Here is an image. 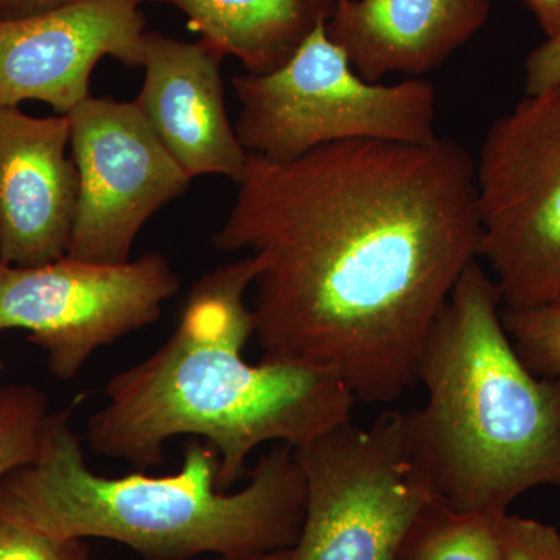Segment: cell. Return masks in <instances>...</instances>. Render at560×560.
Wrapping results in <instances>:
<instances>
[{
    "instance_id": "cell-1",
    "label": "cell",
    "mask_w": 560,
    "mask_h": 560,
    "mask_svg": "<svg viewBox=\"0 0 560 560\" xmlns=\"http://www.w3.org/2000/svg\"><path fill=\"white\" fill-rule=\"evenodd\" d=\"M237 186L212 245L259 260L260 361L334 372L363 404L399 400L478 257L470 154L448 138L346 140L290 162L248 153Z\"/></svg>"
},
{
    "instance_id": "cell-18",
    "label": "cell",
    "mask_w": 560,
    "mask_h": 560,
    "mask_svg": "<svg viewBox=\"0 0 560 560\" xmlns=\"http://www.w3.org/2000/svg\"><path fill=\"white\" fill-rule=\"evenodd\" d=\"M0 560H90L83 539L51 536L0 512Z\"/></svg>"
},
{
    "instance_id": "cell-15",
    "label": "cell",
    "mask_w": 560,
    "mask_h": 560,
    "mask_svg": "<svg viewBox=\"0 0 560 560\" xmlns=\"http://www.w3.org/2000/svg\"><path fill=\"white\" fill-rule=\"evenodd\" d=\"M506 514L459 512L430 497L405 530L394 560H501Z\"/></svg>"
},
{
    "instance_id": "cell-16",
    "label": "cell",
    "mask_w": 560,
    "mask_h": 560,
    "mask_svg": "<svg viewBox=\"0 0 560 560\" xmlns=\"http://www.w3.org/2000/svg\"><path fill=\"white\" fill-rule=\"evenodd\" d=\"M49 416L47 397L39 389H0V480L36 458Z\"/></svg>"
},
{
    "instance_id": "cell-5",
    "label": "cell",
    "mask_w": 560,
    "mask_h": 560,
    "mask_svg": "<svg viewBox=\"0 0 560 560\" xmlns=\"http://www.w3.org/2000/svg\"><path fill=\"white\" fill-rule=\"evenodd\" d=\"M326 22L285 65L232 79L242 103L234 128L243 149L268 161L290 162L346 140L430 143L440 138L434 84L361 79L327 35Z\"/></svg>"
},
{
    "instance_id": "cell-24",
    "label": "cell",
    "mask_w": 560,
    "mask_h": 560,
    "mask_svg": "<svg viewBox=\"0 0 560 560\" xmlns=\"http://www.w3.org/2000/svg\"><path fill=\"white\" fill-rule=\"evenodd\" d=\"M0 370H2V361H0Z\"/></svg>"
},
{
    "instance_id": "cell-7",
    "label": "cell",
    "mask_w": 560,
    "mask_h": 560,
    "mask_svg": "<svg viewBox=\"0 0 560 560\" xmlns=\"http://www.w3.org/2000/svg\"><path fill=\"white\" fill-rule=\"evenodd\" d=\"M305 512L290 560H394L430 499L408 451L405 412L352 420L296 448Z\"/></svg>"
},
{
    "instance_id": "cell-20",
    "label": "cell",
    "mask_w": 560,
    "mask_h": 560,
    "mask_svg": "<svg viewBox=\"0 0 560 560\" xmlns=\"http://www.w3.org/2000/svg\"><path fill=\"white\" fill-rule=\"evenodd\" d=\"M560 83V33L530 51L525 62V95Z\"/></svg>"
},
{
    "instance_id": "cell-4",
    "label": "cell",
    "mask_w": 560,
    "mask_h": 560,
    "mask_svg": "<svg viewBox=\"0 0 560 560\" xmlns=\"http://www.w3.org/2000/svg\"><path fill=\"white\" fill-rule=\"evenodd\" d=\"M501 304L495 280L470 261L420 349L425 405L405 412L420 481L459 512L506 514L526 490L560 488V381L523 363Z\"/></svg>"
},
{
    "instance_id": "cell-10",
    "label": "cell",
    "mask_w": 560,
    "mask_h": 560,
    "mask_svg": "<svg viewBox=\"0 0 560 560\" xmlns=\"http://www.w3.org/2000/svg\"><path fill=\"white\" fill-rule=\"evenodd\" d=\"M140 0H72L24 18H0V106L43 102L68 116L90 97L103 58L142 68Z\"/></svg>"
},
{
    "instance_id": "cell-21",
    "label": "cell",
    "mask_w": 560,
    "mask_h": 560,
    "mask_svg": "<svg viewBox=\"0 0 560 560\" xmlns=\"http://www.w3.org/2000/svg\"><path fill=\"white\" fill-rule=\"evenodd\" d=\"M72 0H0V18H24L66 5Z\"/></svg>"
},
{
    "instance_id": "cell-9",
    "label": "cell",
    "mask_w": 560,
    "mask_h": 560,
    "mask_svg": "<svg viewBox=\"0 0 560 560\" xmlns=\"http://www.w3.org/2000/svg\"><path fill=\"white\" fill-rule=\"evenodd\" d=\"M79 201L68 256L95 264L131 260L140 230L190 186L132 102L90 95L68 114Z\"/></svg>"
},
{
    "instance_id": "cell-6",
    "label": "cell",
    "mask_w": 560,
    "mask_h": 560,
    "mask_svg": "<svg viewBox=\"0 0 560 560\" xmlns=\"http://www.w3.org/2000/svg\"><path fill=\"white\" fill-rule=\"evenodd\" d=\"M475 164L478 256L504 308L560 304V83L493 121Z\"/></svg>"
},
{
    "instance_id": "cell-13",
    "label": "cell",
    "mask_w": 560,
    "mask_h": 560,
    "mask_svg": "<svg viewBox=\"0 0 560 560\" xmlns=\"http://www.w3.org/2000/svg\"><path fill=\"white\" fill-rule=\"evenodd\" d=\"M490 0H335L326 31L361 79L423 75L488 21Z\"/></svg>"
},
{
    "instance_id": "cell-12",
    "label": "cell",
    "mask_w": 560,
    "mask_h": 560,
    "mask_svg": "<svg viewBox=\"0 0 560 560\" xmlns=\"http://www.w3.org/2000/svg\"><path fill=\"white\" fill-rule=\"evenodd\" d=\"M221 60L201 40L184 43L147 32L145 75L135 103L190 179L219 175L238 184L248 151L228 116Z\"/></svg>"
},
{
    "instance_id": "cell-8",
    "label": "cell",
    "mask_w": 560,
    "mask_h": 560,
    "mask_svg": "<svg viewBox=\"0 0 560 560\" xmlns=\"http://www.w3.org/2000/svg\"><path fill=\"white\" fill-rule=\"evenodd\" d=\"M179 287L171 261L156 253L124 264L0 261V331H31L51 374L70 381L98 349L156 323Z\"/></svg>"
},
{
    "instance_id": "cell-2",
    "label": "cell",
    "mask_w": 560,
    "mask_h": 560,
    "mask_svg": "<svg viewBox=\"0 0 560 560\" xmlns=\"http://www.w3.org/2000/svg\"><path fill=\"white\" fill-rule=\"evenodd\" d=\"M259 268L246 256L206 272L171 338L109 378L84 433L95 455L145 471L164 463L168 441L197 438L215 448L217 488L230 490L260 445L296 451L352 420L355 397L334 372L243 357L254 337L245 296Z\"/></svg>"
},
{
    "instance_id": "cell-3",
    "label": "cell",
    "mask_w": 560,
    "mask_h": 560,
    "mask_svg": "<svg viewBox=\"0 0 560 560\" xmlns=\"http://www.w3.org/2000/svg\"><path fill=\"white\" fill-rule=\"evenodd\" d=\"M72 411L47 419L38 455L0 480V512L65 539H106L145 560L256 556L300 539L305 480L293 447L276 444L245 488H217L219 455L190 438L180 469L108 478L88 466Z\"/></svg>"
},
{
    "instance_id": "cell-11",
    "label": "cell",
    "mask_w": 560,
    "mask_h": 560,
    "mask_svg": "<svg viewBox=\"0 0 560 560\" xmlns=\"http://www.w3.org/2000/svg\"><path fill=\"white\" fill-rule=\"evenodd\" d=\"M68 116L0 106V261L31 268L68 256L79 175L68 158Z\"/></svg>"
},
{
    "instance_id": "cell-19",
    "label": "cell",
    "mask_w": 560,
    "mask_h": 560,
    "mask_svg": "<svg viewBox=\"0 0 560 560\" xmlns=\"http://www.w3.org/2000/svg\"><path fill=\"white\" fill-rule=\"evenodd\" d=\"M501 560H560V533L534 518L506 514L501 523Z\"/></svg>"
},
{
    "instance_id": "cell-17",
    "label": "cell",
    "mask_w": 560,
    "mask_h": 560,
    "mask_svg": "<svg viewBox=\"0 0 560 560\" xmlns=\"http://www.w3.org/2000/svg\"><path fill=\"white\" fill-rule=\"evenodd\" d=\"M501 319L528 370L537 377L560 381V304L503 308Z\"/></svg>"
},
{
    "instance_id": "cell-14",
    "label": "cell",
    "mask_w": 560,
    "mask_h": 560,
    "mask_svg": "<svg viewBox=\"0 0 560 560\" xmlns=\"http://www.w3.org/2000/svg\"><path fill=\"white\" fill-rule=\"evenodd\" d=\"M175 7L200 33L201 43L221 58L232 55L246 72H272L285 65L335 0H140Z\"/></svg>"
},
{
    "instance_id": "cell-23",
    "label": "cell",
    "mask_w": 560,
    "mask_h": 560,
    "mask_svg": "<svg viewBox=\"0 0 560 560\" xmlns=\"http://www.w3.org/2000/svg\"><path fill=\"white\" fill-rule=\"evenodd\" d=\"M291 548L256 556H198L187 560H290Z\"/></svg>"
},
{
    "instance_id": "cell-22",
    "label": "cell",
    "mask_w": 560,
    "mask_h": 560,
    "mask_svg": "<svg viewBox=\"0 0 560 560\" xmlns=\"http://www.w3.org/2000/svg\"><path fill=\"white\" fill-rule=\"evenodd\" d=\"M533 11L547 38L560 33V0H523Z\"/></svg>"
}]
</instances>
